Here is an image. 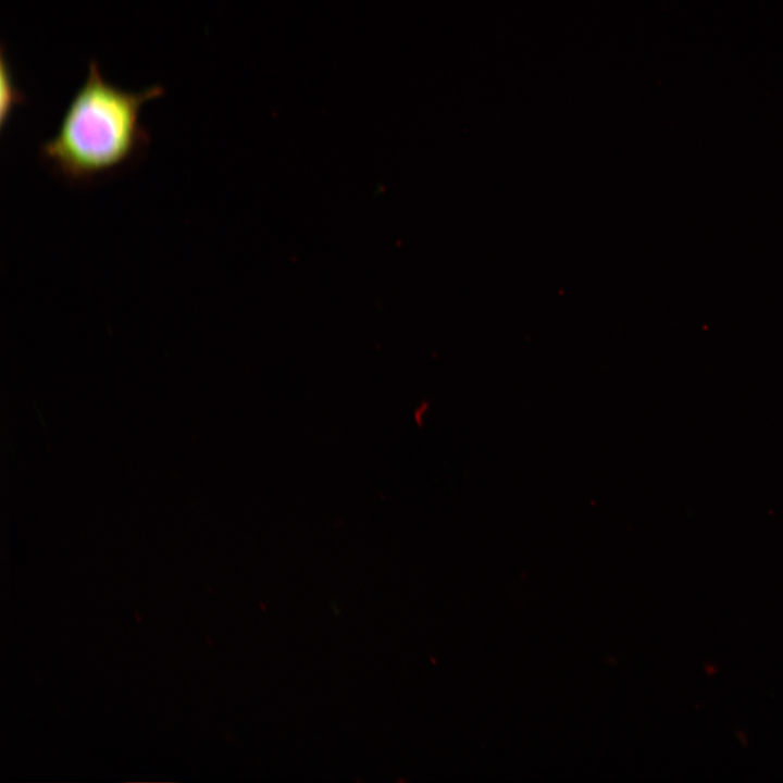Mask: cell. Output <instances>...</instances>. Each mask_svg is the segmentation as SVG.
<instances>
[{
  "mask_svg": "<svg viewBox=\"0 0 783 783\" xmlns=\"http://www.w3.org/2000/svg\"><path fill=\"white\" fill-rule=\"evenodd\" d=\"M163 92L161 86L142 92L122 90L108 83L91 61L55 135L44 142L41 157L71 183L92 182L115 172L146 145L140 108Z\"/></svg>",
  "mask_w": 783,
  "mask_h": 783,
  "instance_id": "obj_1",
  "label": "cell"
}]
</instances>
